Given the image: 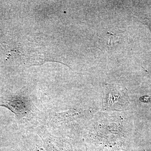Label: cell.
Returning <instances> with one entry per match:
<instances>
[{
    "instance_id": "6da1fadb",
    "label": "cell",
    "mask_w": 151,
    "mask_h": 151,
    "mask_svg": "<svg viewBox=\"0 0 151 151\" xmlns=\"http://www.w3.org/2000/svg\"><path fill=\"white\" fill-rule=\"evenodd\" d=\"M128 90L119 84H106L103 88V107L105 110L121 111L129 105Z\"/></svg>"
},
{
    "instance_id": "7a4b0ae2",
    "label": "cell",
    "mask_w": 151,
    "mask_h": 151,
    "mask_svg": "<svg viewBox=\"0 0 151 151\" xmlns=\"http://www.w3.org/2000/svg\"><path fill=\"white\" fill-rule=\"evenodd\" d=\"M29 103L20 97H12L0 104V106L8 108L17 116H24L29 112Z\"/></svg>"
},
{
    "instance_id": "3957f363",
    "label": "cell",
    "mask_w": 151,
    "mask_h": 151,
    "mask_svg": "<svg viewBox=\"0 0 151 151\" xmlns=\"http://www.w3.org/2000/svg\"><path fill=\"white\" fill-rule=\"evenodd\" d=\"M140 100L141 102L144 103H149L151 102V97L149 96H143L140 98Z\"/></svg>"
}]
</instances>
